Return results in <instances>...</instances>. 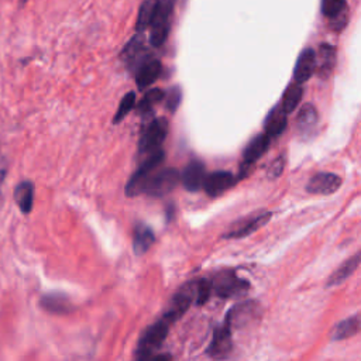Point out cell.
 <instances>
[{
  "label": "cell",
  "mask_w": 361,
  "mask_h": 361,
  "mask_svg": "<svg viewBox=\"0 0 361 361\" xmlns=\"http://www.w3.org/2000/svg\"><path fill=\"white\" fill-rule=\"evenodd\" d=\"M4 176H6V172L3 169H0V190H1V185H3V180H4Z\"/></svg>",
  "instance_id": "d6a6232c"
},
{
  "label": "cell",
  "mask_w": 361,
  "mask_h": 361,
  "mask_svg": "<svg viewBox=\"0 0 361 361\" xmlns=\"http://www.w3.org/2000/svg\"><path fill=\"white\" fill-rule=\"evenodd\" d=\"M206 173H204V165L200 161H190L180 176V180L183 186L189 192H196L197 189L203 188Z\"/></svg>",
  "instance_id": "7c38bea8"
},
{
  "label": "cell",
  "mask_w": 361,
  "mask_h": 361,
  "mask_svg": "<svg viewBox=\"0 0 361 361\" xmlns=\"http://www.w3.org/2000/svg\"><path fill=\"white\" fill-rule=\"evenodd\" d=\"M360 330H361V314H355L336 324V327L331 331V340H344L347 337L354 336Z\"/></svg>",
  "instance_id": "7402d4cb"
},
{
  "label": "cell",
  "mask_w": 361,
  "mask_h": 361,
  "mask_svg": "<svg viewBox=\"0 0 361 361\" xmlns=\"http://www.w3.org/2000/svg\"><path fill=\"white\" fill-rule=\"evenodd\" d=\"M316 69V54L313 49H303L296 61L293 78L295 82L303 83L306 82Z\"/></svg>",
  "instance_id": "5bb4252c"
},
{
  "label": "cell",
  "mask_w": 361,
  "mask_h": 361,
  "mask_svg": "<svg viewBox=\"0 0 361 361\" xmlns=\"http://www.w3.org/2000/svg\"><path fill=\"white\" fill-rule=\"evenodd\" d=\"M231 351V326L226 322L221 327L216 329L207 353L214 358H223Z\"/></svg>",
  "instance_id": "9c48e42d"
},
{
  "label": "cell",
  "mask_w": 361,
  "mask_h": 361,
  "mask_svg": "<svg viewBox=\"0 0 361 361\" xmlns=\"http://www.w3.org/2000/svg\"><path fill=\"white\" fill-rule=\"evenodd\" d=\"M175 0H159L154 18L149 24V42L154 47H161L171 31Z\"/></svg>",
  "instance_id": "7a4b0ae2"
},
{
  "label": "cell",
  "mask_w": 361,
  "mask_h": 361,
  "mask_svg": "<svg viewBox=\"0 0 361 361\" xmlns=\"http://www.w3.org/2000/svg\"><path fill=\"white\" fill-rule=\"evenodd\" d=\"M161 72H162V65L157 59H151L142 63L135 75V83L138 89H145L149 85H152L159 78Z\"/></svg>",
  "instance_id": "e0dca14e"
},
{
  "label": "cell",
  "mask_w": 361,
  "mask_h": 361,
  "mask_svg": "<svg viewBox=\"0 0 361 361\" xmlns=\"http://www.w3.org/2000/svg\"><path fill=\"white\" fill-rule=\"evenodd\" d=\"M258 316H259V306L255 302H244L237 305L228 312L226 322L230 326H244L251 320L257 319Z\"/></svg>",
  "instance_id": "8fae6325"
},
{
  "label": "cell",
  "mask_w": 361,
  "mask_h": 361,
  "mask_svg": "<svg viewBox=\"0 0 361 361\" xmlns=\"http://www.w3.org/2000/svg\"><path fill=\"white\" fill-rule=\"evenodd\" d=\"M168 134V121L166 118H155L144 130L140 138V152L151 154L161 148V144L165 141Z\"/></svg>",
  "instance_id": "8992f818"
},
{
  "label": "cell",
  "mask_w": 361,
  "mask_h": 361,
  "mask_svg": "<svg viewBox=\"0 0 361 361\" xmlns=\"http://www.w3.org/2000/svg\"><path fill=\"white\" fill-rule=\"evenodd\" d=\"M179 172L173 168H166L158 172H152L149 176L144 193H148L151 196H164L169 193L179 182Z\"/></svg>",
  "instance_id": "52a82bcc"
},
{
  "label": "cell",
  "mask_w": 361,
  "mask_h": 361,
  "mask_svg": "<svg viewBox=\"0 0 361 361\" xmlns=\"http://www.w3.org/2000/svg\"><path fill=\"white\" fill-rule=\"evenodd\" d=\"M172 323L166 317H161L158 322L151 324L140 337L138 345L135 350V357L137 358H151L154 353L161 347V344L165 341L169 326Z\"/></svg>",
  "instance_id": "6da1fadb"
},
{
  "label": "cell",
  "mask_w": 361,
  "mask_h": 361,
  "mask_svg": "<svg viewBox=\"0 0 361 361\" xmlns=\"http://www.w3.org/2000/svg\"><path fill=\"white\" fill-rule=\"evenodd\" d=\"M341 185L340 176L330 172H322L310 178L306 189L310 193H322V195H330L336 192Z\"/></svg>",
  "instance_id": "30bf717a"
},
{
  "label": "cell",
  "mask_w": 361,
  "mask_h": 361,
  "mask_svg": "<svg viewBox=\"0 0 361 361\" xmlns=\"http://www.w3.org/2000/svg\"><path fill=\"white\" fill-rule=\"evenodd\" d=\"M165 93L161 90V89H151L148 90L142 99L138 102L137 104V109L140 113H148L151 111L162 99H164Z\"/></svg>",
  "instance_id": "4316f807"
},
{
  "label": "cell",
  "mask_w": 361,
  "mask_h": 361,
  "mask_svg": "<svg viewBox=\"0 0 361 361\" xmlns=\"http://www.w3.org/2000/svg\"><path fill=\"white\" fill-rule=\"evenodd\" d=\"M196 292H197V281H190L182 285L172 296L164 313V317H166L171 323L176 322L189 309L192 302L196 299Z\"/></svg>",
  "instance_id": "277c9868"
},
{
  "label": "cell",
  "mask_w": 361,
  "mask_h": 361,
  "mask_svg": "<svg viewBox=\"0 0 361 361\" xmlns=\"http://www.w3.org/2000/svg\"><path fill=\"white\" fill-rule=\"evenodd\" d=\"M180 99H182L180 89H179V87H172V89L164 96L166 109H168L169 111H176V109H178L179 104H180Z\"/></svg>",
  "instance_id": "4dcf8cb0"
},
{
  "label": "cell",
  "mask_w": 361,
  "mask_h": 361,
  "mask_svg": "<svg viewBox=\"0 0 361 361\" xmlns=\"http://www.w3.org/2000/svg\"><path fill=\"white\" fill-rule=\"evenodd\" d=\"M285 127H286V113L279 104L269 111L265 120V133L269 137H276L285 130Z\"/></svg>",
  "instance_id": "ffe728a7"
},
{
  "label": "cell",
  "mask_w": 361,
  "mask_h": 361,
  "mask_svg": "<svg viewBox=\"0 0 361 361\" xmlns=\"http://www.w3.org/2000/svg\"><path fill=\"white\" fill-rule=\"evenodd\" d=\"M41 306L55 314H65L71 312V302L69 299L62 293H48L41 298Z\"/></svg>",
  "instance_id": "44dd1931"
},
{
  "label": "cell",
  "mask_w": 361,
  "mask_h": 361,
  "mask_svg": "<svg viewBox=\"0 0 361 361\" xmlns=\"http://www.w3.org/2000/svg\"><path fill=\"white\" fill-rule=\"evenodd\" d=\"M302 99V86L300 83H292L286 87L283 96H282V102H281V106L282 109L285 110V113H290L296 109V106L299 104Z\"/></svg>",
  "instance_id": "484cf974"
},
{
  "label": "cell",
  "mask_w": 361,
  "mask_h": 361,
  "mask_svg": "<svg viewBox=\"0 0 361 361\" xmlns=\"http://www.w3.org/2000/svg\"><path fill=\"white\" fill-rule=\"evenodd\" d=\"M336 63V49L329 44H322L316 54V73L320 78H329Z\"/></svg>",
  "instance_id": "9a60e30c"
},
{
  "label": "cell",
  "mask_w": 361,
  "mask_h": 361,
  "mask_svg": "<svg viewBox=\"0 0 361 361\" xmlns=\"http://www.w3.org/2000/svg\"><path fill=\"white\" fill-rule=\"evenodd\" d=\"M154 243V233L149 227L147 226H137L133 234V247L135 254L141 255L148 251V248Z\"/></svg>",
  "instance_id": "cb8c5ba5"
},
{
  "label": "cell",
  "mask_w": 361,
  "mask_h": 361,
  "mask_svg": "<svg viewBox=\"0 0 361 361\" xmlns=\"http://www.w3.org/2000/svg\"><path fill=\"white\" fill-rule=\"evenodd\" d=\"M345 6V0H322V11L326 17H337Z\"/></svg>",
  "instance_id": "f1b7e54d"
},
{
  "label": "cell",
  "mask_w": 361,
  "mask_h": 361,
  "mask_svg": "<svg viewBox=\"0 0 361 361\" xmlns=\"http://www.w3.org/2000/svg\"><path fill=\"white\" fill-rule=\"evenodd\" d=\"M317 120H319V116H317V110L314 109V106L312 103H306L299 114H298V118H296V126L299 128L300 133L306 134L309 131H312L316 124H317Z\"/></svg>",
  "instance_id": "603a6c76"
},
{
  "label": "cell",
  "mask_w": 361,
  "mask_h": 361,
  "mask_svg": "<svg viewBox=\"0 0 361 361\" xmlns=\"http://www.w3.org/2000/svg\"><path fill=\"white\" fill-rule=\"evenodd\" d=\"M283 164H285V159L282 157H278L271 165H269V169H268V176L269 178H278L282 171H283Z\"/></svg>",
  "instance_id": "1f68e13d"
},
{
  "label": "cell",
  "mask_w": 361,
  "mask_h": 361,
  "mask_svg": "<svg viewBox=\"0 0 361 361\" xmlns=\"http://www.w3.org/2000/svg\"><path fill=\"white\" fill-rule=\"evenodd\" d=\"M212 290H213L212 281H209V279H199L197 281V292H196L195 302L197 305H203L209 299Z\"/></svg>",
  "instance_id": "f546056e"
},
{
  "label": "cell",
  "mask_w": 361,
  "mask_h": 361,
  "mask_svg": "<svg viewBox=\"0 0 361 361\" xmlns=\"http://www.w3.org/2000/svg\"><path fill=\"white\" fill-rule=\"evenodd\" d=\"M135 102H137V100H135V93H134V92H128V93L121 99V102H120V104H118V109H117V111H116V114H114L113 123H114V124L120 123V121L134 109Z\"/></svg>",
  "instance_id": "83f0119b"
},
{
  "label": "cell",
  "mask_w": 361,
  "mask_h": 361,
  "mask_svg": "<svg viewBox=\"0 0 361 361\" xmlns=\"http://www.w3.org/2000/svg\"><path fill=\"white\" fill-rule=\"evenodd\" d=\"M159 0H144L140 6L138 10V16H137V23H135V28L137 31H144L149 27L154 14L157 11Z\"/></svg>",
  "instance_id": "d4e9b609"
},
{
  "label": "cell",
  "mask_w": 361,
  "mask_h": 361,
  "mask_svg": "<svg viewBox=\"0 0 361 361\" xmlns=\"http://www.w3.org/2000/svg\"><path fill=\"white\" fill-rule=\"evenodd\" d=\"M164 158H165V152L161 148L148 154V157L141 162L138 169L128 179V182L126 185V193L128 196H135V195L144 193L145 185H147L149 176L161 165Z\"/></svg>",
  "instance_id": "3957f363"
},
{
  "label": "cell",
  "mask_w": 361,
  "mask_h": 361,
  "mask_svg": "<svg viewBox=\"0 0 361 361\" xmlns=\"http://www.w3.org/2000/svg\"><path fill=\"white\" fill-rule=\"evenodd\" d=\"M268 145H269V135L267 133L258 134L255 138H252L244 151V155H243L244 161H243L241 169H245L250 165H252L268 149Z\"/></svg>",
  "instance_id": "2e32d148"
},
{
  "label": "cell",
  "mask_w": 361,
  "mask_h": 361,
  "mask_svg": "<svg viewBox=\"0 0 361 361\" xmlns=\"http://www.w3.org/2000/svg\"><path fill=\"white\" fill-rule=\"evenodd\" d=\"M14 200L20 210L25 214H28L32 210V202H34V185L30 180H24L17 185L14 190Z\"/></svg>",
  "instance_id": "d6986e66"
},
{
  "label": "cell",
  "mask_w": 361,
  "mask_h": 361,
  "mask_svg": "<svg viewBox=\"0 0 361 361\" xmlns=\"http://www.w3.org/2000/svg\"><path fill=\"white\" fill-rule=\"evenodd\" d=\"M235 183V178L233 173L226 171H216L209 173L204 178L203 189L209 196H219L230 189Z\"/></svg>",
  "instance_id": "ba28073f"
},
{
  "label": "cell",
  "mask_w": 361,
  "mask_h": 361,
  "mask_svg": "<svg viewBox=\"0 0 361 361\" xmlns=\"http://www.w3.org/2000/svg\"><path fill=\"white\" fill-rule=\"evenodd\" d=\"M360 262H361V252H357V254H354L353 257H350V258H347L331 275H330V278L327 279V286H334V285H338V283H341L344 279H347L354 271H355V268L360 265Z\"/></svg>",
  "instance_id": "ac0fdd59"
},
{
  "label": "cell",
  "mask_w": 361,
  "mask_h": 361,
  "mask_svg": "<svg viewBox=\"0 0 361 361\" xmlns=\"http://www.w3.org/2000/svg\"><path fill=\"white\" fill-rule=\"evenodd\" d=\"M248 282L238 278L231 271H224L217 274L212 279V288L214 293L220 298H234L243 295L248 289Z\"/></svg>",
  "instance_id": "5b68a950"
},
{
  "label": "cell",
  "mask_w": 361,
  "mask_h": 361,
  "mask_svg": "<svg viewBox=\"0 0 361 361\" xmlns=\"http://www.w3.org/2000/svg\"><path fill=\"white\" fill-rule=\"evenodd\" d=\"M271 217L269 212H262L258 213L252 217H247L243 221H240L231 231H228L227 234H224L226 238H241L245 237L248 234H251L252 231H255L257 228H259L262 224H265Z\"/></svg>",
  "instance_id": "4fadbf2b"
},
{
  "label": "cell",
  "mask_w": 361,
  "mask_h": 361,
  "mask_svg": "<svg viewBox=\"0 0 361 361\" xmlns=\"http://www.w3.org/2000/svg\"><path fill=\"white\" fill-rule=\"evenodd\" d=\"M24 1H27V0H20V3H21V4H23V3H24Z\"/></svg>",
  "instance_id": "836d02e7"
}]
</instances>
